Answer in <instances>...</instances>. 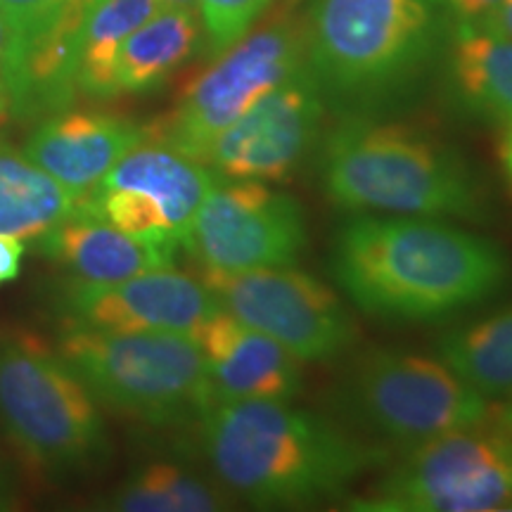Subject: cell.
Masks as SVG:
<instances>
[{
    "label": "cell",
    "instance_id": "cell-6",
    "mask_svg": "<svg viewBox=\"0 0 512 512\" xmlns=\"http://www.w3.org/2000/svg\"><path fill=\"white\" fill-rule=\"evenodd\" d=\"M0 427L48 472L81 470L107 453L91 389L31 335L0 337Z\"/></svg>",
    "mask_w": 512,
    "mask_h": 512
},
{
    "label": "cell",
    "instance_id": "cell-19",
    "mask_svg": "<svg viewBox=\"0 0 512 512\" xmlns=\"http://www.w3.org/2000/svg\"><path fill=\"white\" fill-rule=\"evenodd\" d=\"M88 192L64 185L27 155L0 145V235L38 240L86 207Z\"/></svg>",
    "mask_w": 512,
    "mask_h": 512
},
{
    "label": "cell",
    "instance_id": "cell-29",
    "mask_svg": "<svg viewBox=\"0 0 512 512\" xmlns=\"http://www.w3.org/2000/svg\"><path fill=\"white\" fill-rule=\"evenodd\" d=\"M446 3L463 22H475V19L486 15L489 10H494L503 0H446Z\"/></svg>",
    "mask_w": 512,
    "mask_h": 512
},
{
    "label": "cell",
    "instance_id": "cell-22",
    "mask_svg": "<svg viewBox=\"0 0 512 512\" xmlns=\"http://www.w3.org/2000/svg\"><path fill=\"white\" fill-rule=\"evenodd\" d=\"M437 356L486 399L512 396V306L448 332Z\"/></svg>",
    "mask_w": 512,
    "mask_h": 512
},
{
    "label": "cell",
    "instance_id": "cell-12",
    "mask_svg": "<svg viewBox=\"0 0 512 512\" xmlns=\"http://www.w3.org/2000/svg\"><path fill=\"white\" fill-rule=\"evenodd\" d=\"M306 238V214L292 195L264 181H219L197 211L183 247L207 271L240 273L292 266Z\"/></svg>",
    "mask_w": 512,
    "mask_h": 512
},
{
    "label": "cell",
    "instance_id": "cell-15",
    "mask_svg": "<svg viewBox=\"0 0 512 512\" xmlns=\"http://www.w3.org/2000/svg\"><path fill=\"white\" fill-rule=\"evenodd\" d=\"M88 15L64 17L50 27L8 36L0 62V112L36 121L72 105Z\"/></svg>",
    "mask_w": 512,
    "mask_h": 512
},
{
    "label": "cell",
    "instance_id": "cell-33",
    "mask_svg": "<svg viewBox=\"0 0 512 512\" xmlns=\"http://www.w3.org/2000/svg\"><path fill=\"white\" fill-rule=\"evenodd\" d=\"M162 8H178V10H197V0H159Z\"/></svg>",
    "mask_w": 512,
    "mask_h": 512
},
{
    "label": "cell",
    "instance_id": "cell-26",
    "mask_svg": "<svg viewBox=\"0 0 512 512\" xmlns=\"http://www.w3.org/2000/svg\"><path fill=\"white\" fill-rule=\"evenodd\" d=\"M98 0H0V12L8 19V36L50 27L64 17L88 15Z\"/></svg>",
    "mask_w": 512,
    "mask_h": 512
},
{
    "label": "cell",
    "instance_id": "cell-11",
    "mask_svg": "<svg viewBox=\"0 0 512 512\" xmlns=\"http://www.w3.org/2000/svg\"><path fill=\"white\" fill-rule=\"evenodd\" d=\"M216 185L211 166L147 136L88 192V209L128 235L178 252Z\"/></svg>",
    "mask_w": 512,
    "mask_h": 512
},
{
    "label": "cell",
    "instance_id": "cell-8",
    "mask_svg": "<svg viewBox=\"0 0 512 512\" xmlns=\"http://www.w3.org/2000/svg\"><path fill=\"white\" fill-rule=\"evenodd\" d=\"M363 512H505L512 510V441L489 422L413 446L375 486L354 498Z\"/></svg>",
    "mask_w": 512,
    "mask_h": 512
},
{
    "label": "cell",
    "instance_id": "cell-20",
    "mask_svg": "<svg viewBox=\"0 0 512 512\" xmlns=\"http://www.w3.org/2000/svg\"><path fill=\"white\" fill-rule=\"evenodd\" d=\"M453 91L477 119L512 121V41L463 22L453 38Z\"/></svg>",
    "mask_w": 512,
    "mask_h": 512
},
{
    "label": "cell",
    "instance_id": "cell-2",
    "mask_svg": "<svg viewBox=\"0 0 512 512\" xmlns=\"http://www.w3.org/2000/svg\"><path fill=\"white\" fill-rule=\"evenodd\" d=\"M204 451L221 486L254 508H304L342 496L387 453L280 399L216 401Z\"/></svg>",
    "mask_w": 512,
    "mask_h": 512
},
{
    "label": "cell",
    "instance_id": "cell-25",
    "mask_svg": "<svg viewBox=\"0 0 512 512\" xmlns=\"http://www.w3.org/2000/svg\"><path fill=\"white\" fill-rule=\"evenodd\" d=\"M268 5L271 0H197L211 50L226 53L242 41Z\"/></svg>",
    "mask_w": 512,
    "mask_h": 512
},
{
    "label": "cell",
    "instance_id": "cell-34",
    "mask_svg": "<svg viewBox=\"0 0 512 512\" xmlns=\"http://www.w3.org/2000/svg\"><path fill=\"white\" fill-rule=\"evenodd\" d=\"M8 19H5L3 12H0V62H3V55H5V46H8Z\"/></svg>",
    "mask_w": 512,
    "mask_h": 512
},
{
    "label": "cell",
    "instance_id": "cell-17",
    "mask_svg": "<svg viewBox=\"0 0 512 512\" xmlns=\"http://www.w3.org/2000/svg\"><path fill=\"white\" fill-rule=\"evenodd\" d=\"M145 138L147 128L114 114L57 112L31 133L24 155L69 188L91 192Z\"/></svg>",
    "mask_w": 512,
    "mask_h": 512
},
{
    "label": "cell",
    "instance_id": "cell-3",
    "mask_svg": "<svg viewBox=\"0 0 512 512\" xmlns=\"http://www.w3.org/2000/svg\"><path fill=\"white\" fill-rule=\"evenodd\" d=\"M318 171L339 209L441 221L489 216V197L467 159L411 126L351 117L323 140Z\"/></svg>",
    "mask_w": 512,
    "mask_h": 512
},
{
    "label": "cell",
    "instance_id": "cell-21",
    "mask_svg": "<svg viewBox=\"0 0 512 512\" xmlns=\"http://www.w3.org/2000/svg\"><path fill=\"white\" fill-rule=\"evenodd\" d=\"M195 12L162 8L121 43L114 64V88L119 93H145L162 83L188 60L197 46Z\"/></svg>",
    "mask_w": 512,
    "mask_h": 512
},
{
    "label": "cell",
    "instance_id": "cell-4",
    "mask_svg": "<svg viewBox=\"0 0 512 512\" xmlns=\"http://www.w3.org/2000/svg\"><path fill=\"white\" fill-rule=\"evenodd\" d=\"M434 29L432 0H311L304 43L318 81L366 110L420 67Z\"/></svg>",
    "mask_w": 512,
    "mask_h": 512
},
{
    "label": "cell",
    "instance_id": "cell-5",
    "mask_svg": "<svg viewBox=\"0 0 512 512\" xmlns=\"http://www.w3.org/2000/svg\"><path fill=\"white\" fill-rule=\"evenodd\" d=\"M57 356L95 399L150 425L202 418L211 387L200 344L185 332L69 328Z\"/></svg>",
    "mask_w": 512,
    "mask_h": 512
},
{
    "label": "cell",
    "instance_id": "cell-23",
    "mask_svg": "<svg viewBox=\"0 0 512 512\" xmlns=\"http://www.w3.org/2000/svg\"><path fill=\"white\" fill-rule=\"evenodd\" d=\"M162 10L159 0H98L83 27L79 88L93 98H112L114 64L121 43Z\"/></svg>",
    "mask_w": 512,
    "mask_h": 512
},
{
    "label": "cell",
    "instance_id": "cell-31",
    "mask_svg": "<svg viewBox=\"0 0 512 512\" xmlns=\"http://www.w3.org/2000/svg\"><path fill=\"white\" fill-rule=\"evenodd\" d=\"M498 157H501L505 178H508V188L512 192V121L503 124L501 145H498Z\"/></svg>",
    "mask_w": 512,
    "mask_h": 512
},
{
    "label": "cell",
    "instance_id": "cell-16",
    "mask_svg": "<svg viewBox=\"0 0 512 512\" xmlns=\"http://www.w3.org/2000/svg\"><path fill=\"white\" fill-rule=\"evenodd\" d=\"M192 337L200 344L207 366L211 403L290 401L302 389V361L228 311H216Z\"/></svg>",
    "mask_w": 512,
    "mask_h": 512
},
{
    "label": "cell",
    "instance_id": "cell-9",
    "mask_svg": "<svg viewBox=\"0 0 512 512\" xmlns=\"http://www.w3.org/2000/svg\"><path fill=\"white\" fill-rule=\"evenodd\" d=\"M304 69V36L290 22L259 29L228 48L185 88L147 136L204 162L211 143L249 107Z\"/></svg>",
    "mask_w": 512,
    "mask_h": 512
},
{
    "label": "cell",
    "instance_id": "cell-14",
    "mask_svg": "<svg viewBox=\"0 0 512 512\" xmlns=\"http://www.w3.org/2000/svg\"><path fill=\"white\" fill-rule=\"evenodd\" d=\"M221 309L202 280L174 268H155L119 283H79L62 294L69 328L195 335Z\"/></svg>",
    "mask_w": 512,
    "mask_h": 512
},
{
    "label": "cell",
    "instance_id": "cell-7",
    "mask_svg": "<svg viewBox=\"0 0 512 512\" xmlns=\"http://www.w3.org/2000/svg\"><path fill=\"white\" fill-rule=\"evenodd\" d=\"M337 399L361 430L408 448L482 425L491 406L439 356L394 349L358 358L337 387Z\"/></svg>",
    "mask_w": 512,
    "mask_h": 512
},
{
    "label": "cell",
    "instance_id": "cell-30",
    "mask_svg": "<svg viewBox=\"0 0 512 512\" xmlns=\"http://www.w3.org/2000/svg\"><path fill=\"white\" fill-rule=\"evenodd\" d=\"M494 430L503 434L505 439L512 441V396H505V401L489 406V418H486Z\"/></svg>",
    "mask_w": 512,
    "mask_h": 512
},
{
    "label": "cell",
    "instance_id": "cell-28",
    "mask_svg": "<svg viewBox=\"0 0 512 512\" xmlns=\"http://www.w3.org/2000/svg\"><path fill=\"white\" fill-rule=\"evenodd\" d=\"M470 24H475L477 29L486 31V34L510 38L512 41V0H503V3H498L494 10H489L486 15Z\"/></svg>",
    "mask_w": 512,
    "mask_h": 512
},
{
    "label": "cell",
    "instance_id": "cell-18",
    "mask_svg": "<svg viewBox=\"0 0 512 512\" xmlns=\"http://www.w3.org/2000/svg\"><path fill=\"white\" fill-rule=\"evenodd\" d=\"M38 247L79 283H119L176 261V249L124 233L88 209V202L79 214L38 238Z\"/></svg>",
    "mask_w": 512,
    "mask_h": 512
},
{
    "label": "cell",
    "instance_id": "cell-27",
    "mask_svg": "<svg viewBox=\"0 0 512 512\" xmlns=\"http://www.w3.org/2000/svg\"><path fill=\"white\" fill-rule=\"evenodd\" d=\"M24 245L12 235H0V285L12 283L22 268Z\"/></svg>",
    "mask_w": 512,
    "mask_h": 512
},
{
    "label": "cell",
    "instance_id": "cell-32",
    "mask_svg": "<svg viewBox=\"0 0 512 512\" xmlns=\"http://www.w3.org/2000/svg\"><path fill=\"white\" fill-rule=\"evenodd\" d=\"M15 505V491H12L10 479L0 472V510H10Z\"/></svg>",
    "mask_w": 512,
    "mask_h": 512
},
{
    "label": "cell",
    "instance_id": "cell-13",
    "mask_svg": "<svg viewBox=\"0 0 512 512\" xmlns=\"http://www.w3.org/2000/svg\"><path fill=\"white\" fill-rule=\"evenodd\" d=\"M323 98L302 69L266 93L209 147L204 164L230 181L280 183L294 176L318 143Z\"/></svg>",
    "mask_w": 512,
    "mask_h": 512
},
{
    "label": "cell",
    "instance_id": "cell-10",
    "mask_svg": "<svg viewBox=\"0 0 512 512\" xmlns=\"http://www.w3.org/2000/svg\"><path fill=\"white\" fill-rule=\"evenodd\" d=\"M200 280L223 311L275 339L302 363L332 361L347 354L358 339L356 320L339 294L299 268L240 273L202 268Z\"/></svg>",
    "mask_w": 512,
    "mask_h": 512
},
{
    "label": "cell",
    "instance_id": "cell-24",
    "mask_svg": "<svg viewBox=\"0 0 512 512\" xmlns=\"http://www.w3.org/2000/svg\"><path fill=\"white\" fill-rule=\"evenodd\" d=\"M100 508L121 512H219L230 508L226 489L171 463L136 472Z\"/></svg>",
    "mask_w": 512,
    "mask_h": 512
},
{
    "label": "cell",
    "instance_id": "cell-1",
    "mask_svg": "<svg viewBox=\"0 0 512 512\" xmlns=\"http://www.w3.org/2000/svg\"><path fill=\"white\" fill-rule=\"evenodd\" d=\"M330 271L368 316L434 323L505 290L512 261L494 240L441 219L361 214L337 230Z\"/></svg>",
    "mask_w": 512,
    "mask_h": 512
}]
</instances>
